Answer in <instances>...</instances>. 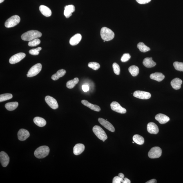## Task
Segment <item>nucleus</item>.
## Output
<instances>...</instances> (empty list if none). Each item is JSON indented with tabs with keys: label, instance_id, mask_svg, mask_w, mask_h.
I'll return each instance as SVG.
<instances>
[{
	"label": "nucleus",
	"instance_id": "obj_1",
	"mask_svg": "<svg viewBox=\"0 0 183 183\" xmlns=\"http://www.w3.org/2000/svg\"><path fill=\"white\" fill-rule=\"evenodd\" d=\"M42 33L37 30H30L25 32L21 35L22 39L23 41H30L32 40L40 37Z\"/></svg>",
	"mask_w": 183,
	"mask_h": 183
},
{
	"label": "nucleus",
	"instance_id": "obj_2",
	"mask_svg": "<svg viewBox=\"0 0 183 183\" xmlns=\"http://www.w3.org/2000/svg\"><path fill=\"white\" fill-rule=\"evenodd\" d=\"M100 35L103 40L109 41L114 39L115 34L114 32L110 29L104 27L101 29Z\"/></svg>",
	"mask_w": 183,
	"mask_h": 183
},
{
	"label": "nucleus",
	"instance_id": "obj_3",
	"mask_svg": "<svg viewBox=\"0 0 183 183\" xmlns=\"http://www.w3.org/2000/svg\"><path fill=\"white\" fill-rule=\"evenodd\" d=\"M50 152V148L47 146L39 147L34 152V155L38 158H44L49 155Z\"/></svg>",
	"mask_w": 183,
	"mask_h": 183
},
{
	"label": "nucleus",
	"instance_id": "obj_4",
	"mask_svg": "<svg viewBox=\"0 0 183 183\" xmlns=\"http://www.w3.org/2000/svg\"><path fill=\"white\" fill-rule=\"evenodd\" d=\"M93 131L96 136L104 142L107 139L108 137L106 133L100 126H94L93 128Z\"/></svg>",
	"mask_w": 183,
	"mask_h": 183
},
{
	"label": "nucleus",
	"instance_id": "obj_5",
	"mask_svg": "<svg viewBox=\"0 0 183 183\" xmlns=\"http://www.w3.org/2000/svg\"><path fill=\"white\" fill-rule=\"evenodd\" d=\"M21 21L20 17L17 15H13L7 20L5 23V26L7 28H12L16 26Z\"/></svg>",
	"mask_w": 183,
	"mask_h": 183
},
{
	"label": "nucleus",
	"instance_id": "obj_6",
	"mask_svg": "<svg viewBox=\"0 0 183 183\" xmlns=\"http://www.w3.org/2000/svg\"><path fill=\"white\" fill-rule=\"evenodd\" d=\"M42 67V65L40 63L34 65L29 71L27 75V77H33L37 75L41 72Z\"/></svg>",
	"mask_w": 183,
	"mask_h": 183
},
{
	"label": "nucleus",
	"instance_id": "obj_7",
	"mask_svg": "<svg viewBox=\"0 0 183 183\" xmlns=\"http://www.w3.org/2000/svg\"><path fill=\"white\" fill-rule=\"evenodd\" d=\"M162 154V150L158 146L152 148L148 153V156L151 158L160 157Z\"/></svg>",
	"mask_w": 183,
	"mask_h": 183
},
{
	"label": "nucleus",
	"instance_id": "obj_8",
	"mask_svg": "<svg viewBox=\"0 0 183 183\" xmlns=\"http://www.w3.org/2000/svg\"><path fill=\"white\" fill-rule=\"evenodd\" d=\"M111 109L113 111L120 114H125L126 110L124 108L122 107L118 102L116 101L112 102L110 104Z\"/></svg>",
	"mask_w": 183,
	"mask_h": 183
},
{
	"label": "nucleus",
	"instance_id": "obj_9",
	"mask_svg": "<svg viewBox=\"0 0 183 183\" xmlns=\"http://www.w3.org/2000/svg\"><path fill=\"white\" fill-rule=\"evenodd\" d=\"M133 96L139 99H148L151 98V94L149 92L141 91H136L134 92Z\"/></svg>",
	"mask_w": 183,
	"mask_h": 183
},
{
	"label": "nucleus",
	"instance_id": "obj_10",
	"mask_svg": "<svg viewBox=\"0 0 183 183\" xmlns=\"http://www.w3.org/2000/svg\"><path fill=\"white\" fill-rule=\"evenodd\" d=\"M26 54L23 53H19L12 56L10 58L9 63L11 64H15L20 62L22 60L26 57Z\"/></svg>",
	"mask_w": 183,
	"mask_h": 183
},
{
	"label": "nucleus",
	"instance_id": "obj_11",
	"mask_svg": "<svg viewBox=\"0 0 183 183\" xmlns=\"http://www.w3.org/2000/svg\"><path fill=\"white\" fill-rule=\"evenodd\" d=\"M45 100L47 104L52 109H56L59 107L57 101L54 98L47 96L45 97Z\"/></svg>",
	"mask_w": 183,
	"mask_h": 183
},
{
	"label": "nucleus",
	"instance_id": "obj_12",
	"mask_svg": "<svg viewBox=\"0 0 183 183\" xmlns=\"http://www.w3.org/2000/svg\"><path fill=\"white\" fill-rule=\"evenodd\" d=\"M98 120L100 124L107 129L111 132H113L115 131V129L113 125L107 120L101 118H98Z\"/></svg>",
	"mask_w": 183,
	"mask_h": 183
},
{
	"label": "nucleus",
	"instance_id": "obj_13",
	"mask_svg": "<svg viewBox=\"0 0 183 183\" xmlns=\"http://www.w3.org/2000/svg\"><path fill=\"white\" fill-rule=\"evenodd\" d=\"M0 161L1 164L3 167H6L8 165L10 162L9 157L5 152L2 151L0 153Z\"/></svg>",
	"mask_w": 183,
	"mask_h": 183
},
{
	"label": "nucleus",
	"instance_id": "obj_14",
	"mask_svg": "<svg viewBox=\"0 0 183 183\" xmlns=\"http://www.w3.org/2000/svg\"><path fill=\"white\" fill-rule=\"evenodd\" d=\"M18 137L19 140L21 141L26 140L30 136V133L27 130L21 129L18 132Z\"/></svg>",
	"mask_w": 183,
	"mask_h": 183
},
{
	"label": "nucleus",
	"instance_id": "obj_15",
	"mask_svg": "<svg viewBox=\"0 0 183 183\" xmlns=\"http://www.w3.org/2000/svg\"><path fill=\"white\" fill-rule=\"evenodd\" d=\"M147 131L148 133L152 134H156L159 132V128L158 127L155 123L153 122H150L148 124Z\"/></svg>",
	"mask_w": 183,
	"mask_h": 183
},
{
	"label": "nucleus",
	"instance_id": "obj_16",
	"mask_svg": "<svg viewBox=\"0 0 183 183\" xmlns=\"http://www.w3.org/2000/svg\"><path fill=\"white\" fill-rule=\"evenodd\" d=\"M156 120L158 121L161 124H164L167 123L170 120L169 117L162 114H158L155 116Z\"/></svg>",
	"mask_w": 183,
	"mask_h": 183
},
{
	"label": "nucleus",
	"instance_id": "obj_17",
	"mask_svg": "<svg viewBox=\"0 0 183 183\" xmlns=\"http://www.w3.org/2000/svg\"><path fill=\"white\" fill-rule=\"evenodd\" d=\"M75 11V7L73 5H66L65 7L64 14L65 17L69 18L72 15V13Z\"/></svg>",
	"mask_w": 183,
	"mask_h": 183
},
{
	"label": "nucleus",
	"instance_id": "obj_18",
	"mask_svg": "<svg viewBox=\"0 0 183 183\" xmlns=\"http://www.w3.org/2000/svg\"><path fill=\"white\" fill-rule=\"evenodd\" d=\"M82 104L84 105V106L88 107L89 108H90L91 109L95 111L99 112L100 111L101 109L100 107L97 105L93 104L89 102L87 100H83L81 101Z\"/></svg>",
	"mask_w": 183,
	"mask_h": 183
},
{
	"label": "nucleus",
	"instance_id": "obj_19",
	"mask_svg": "<svg viewBox=\"0 0 183 183\" xmlns=\"http://www.w3.org/2000/svg\"><path fill=\"white\" fill-rule=\"evenodd\" d=\"M143 64L147 68H151L155 67L156 63L152 60V57H147L144 59L143 61Z\"/></svg>",
	"mask_w": 183,
	"mask_h": 183
},
{
	"label": "nucleus",
	"instance_id": "obj_20",
	"mask_svg": "<svg viewBox=\"0 0 183 183\" xmlns=\"http://www.w3.org/2000/svg\"><path fill=\"white\" fill-rule=\"evenodd\" d=\"M182 81L178 78H176L172 81L171 84L172 88L175 90H179L181 87Z\"/></svg>",
	"mask_w": 183,
	"mask_h": 183
},
{
	"label": "nucleus",
	"instance_id": "obj_21",
	"mask_svg": "<svg viewBox=\"0 0 183 183\" xmlns=\"http://www.w3.org/2000/svg\"><path fill=\"white\" fill-rule=\"evenodd\" d=\"M85 149V146L83 144H78L75 145L73 148L74 154L76 155L81 154L84 152Z\"/></svg>",
	"mask_w": 183,
	"mask_h": 183
},
{
	"label": "nucleus",
	"instance_id": "obj_22",
	"mask_svg": "<svg viewBox=\"0 0 183 183\" xmlns=\"http://www.w3.org/2000/svg\"><path fill=\"white\" fill-rule=\"evenodd\" d=\"M82 39V36L81 34H77L71 38L70 40V44L72 46H75L79 44Z\"/></svg>",
	"mask_w": 183,
	"mask_h": 183
},
{
	"label": "nucleus",
	"instance_id": "obj_23",
	"mask_svg": "<svg viewBox=\"0 0 183 183\" xmlns=\"http://www.w3.org/2000/svg\"><path fill=\"white\" fill-rule=\"evenodd\" d=\"M39 10L43 15L46 17H50L51 15V10L48 7L44 5H41L39 7Z\"/></svg>",
	"mask_w": 183,
	"mask_h": 183
},
{
	"label": "nucleus",
	"instance_id": "obj_24",
	"mask_svg": "<svg viewBox=\"0 0 183 183\" xmlns=\"http://www.w3.org/2000/svg\"><path fill=\"white\" fill-rule=\"evenodd\" d=\"M150 79L160 82L164 79L165 76L164 74L159 72H155L152 73L150 75Z\"/></svg>",
	"mask_w": 183,
	"mask_h": 183
},
{
	"label": "nucleus",
	"instance_id": "obj_25",
	"mask_svg": "<svg viewBox=\"0 0 183 183\" xmlns=\"http://www.w3.org/2000/svg\"><path fill=\"white\" fill-rule=\"evenodd\" d=\"M34 122L37 126L42 127L46 124V120L42 118L37 117L34 118L33 119Z\"/></svg>",
	"mask_w": 183,
	"mask_h": 183
},
{
	"label": "nucleus",
	"instance_id": "obj_26",
	"mask_svg": "<svg viewBox=\"0 0 183 183\" xmlns=\"http://www.w3.org/2000/svg\"><path fill=\"white\" fill-rule=\"evenodd\" d=\"M66 72V71L64 69H61L58 71L57 73L54 74L52 76L51 79L54 81H57L60 78L64 76Z\"/></svg>",
	"mask_w": 183,
	"mask_h": 183
},
{
	"label": "nucleus",
	"instance_id": "obj_27",
	"mask_svg": "<svg viewBox=\"0 0 183 183\" xmlns=\"http://www.w3.org/2000/svg\"><path fill=\"white\" fill-rule=\"evenodd\" d=\"M19 106V103L17 102H13L7 103L5 104V108L9 111H12L16 109Z\"/></svg>",
	"mask_w": 183,
	"mask_h": 183
},
{
	"label": "nucleus",
	"instance_id": "obj_28",
	"mask_svg": "<svg viewBox=\"0 0 183 183\" xmlns=\"http://www.w3.org/2000/svg\"><path fill=\"white\" fill-rule=\"evenodd\" d=\"M79 81V79L78 78H75L72 80L68 81L66 84L67 87L70 89L73 88L78 83Z\"/></svg>",
	"mask_w": 183,
	"mask_h": 183
},
{
	"label": "nucleus",
	"instance_id": "obj_29",
	"mask_svg": "<svg viewBox=\"0 0 183 183\" xmlns=\"http://www.w3.org/2000/svg\"><path fill=\"white\" fill-rule=\"evenodd\" d=\"M128 71L132 76L136 77L139 74V69L138 67L133 65L128 68Z\"/></svg>",
	"mask_w": 183,
	"mask_h": 183
},
{
	"label": "nucleus",
	"instance_id": "obj_30",
	"mask_svg": "<svg viewBox=\"0 0 183 183\" xmlns=\"http://www.w3.org/2000/svg\"><path fill=\"white\" fill-rule=\"evenodd\" d=\"M133 140L135 143L139 145H142L144 144V139L143 137L139 135H135L133 138Z\"/></svg>",
	"mask_w": 183,
	"mask_h": 183
},
{
	"label": "nucleus",
	"instance_id": "obj_31",
	"mask_svg": "<svg viewBox=\"0 0 183 183\" xmlns=\"http://www.w3.org/2000/svg\"><path fill=\"white\" fill-rule=\"evenodd\" d=\"M137 47L141 52L144 53L150 50V48L149 47L147 46L142 42L139 43L137 45Z\"/></svg>",
	"mask_w": 183,
	"mask_h": 183
},
{
	"label": "nucleus",
	"instance_id": "obj_32",
	"mask_svg": "<svg viewBox=\"0 0 183 183\" xmlns=\"http://www.w3.org/2000/svg\"><path fill=\"white\" fill-rule=\"evenodd\" d=\"M13 95L12 94L10 93H6L1 94L0 95V102H2L3 101L8 100L12 98Z\"/></svg>",
	"mask_w": 183,
	"mask_h": 183
},
{
	"label": "nucleus",
	"instance_id": "obj_33",
	"mask_svg": "<svg viewBox=\"0 0 183 183\" xmlns=\"http://www.w3.org/2000/svg\"><path fill=\"white\" fill-rule=\"evenodd\" d=\"M173 66L176 70L183 72V63L176 61L173 63Z\"/></svg>",
	"mask_w": 183,
	"mask_h": 183
},
{
	"label": "nucleus",
	"instance_id": "obj_34",
	"mask_svg": "<svg viewBox=\"0 0 183 183\" xmlns=\"http://www.w3.org/2000/svg\"><path fill=\"white\" fill-rule=\"evenodd\" d=\"M40 40L36 39L29 41L28 46L30 47H35L38 46L41 43Z\"/></svg>",
	"mask_w": 183,
	"mask_h": 183
},
{
	"label": "nucleus",
	"instance_id": "obj_35",
	"mask_svg": "<svg viewBox=\"0 0 183 183\" xmlns=\"http://www.w3.org/2000/svg\"><path fill=\"white\" fill-rule=\"evenodd\" d=\"M88 66L94 70H98L100 68V65L99 63L96 62H90L88 63Z\"/></svg>",
	"mask_w": 183,
	"mask_h": 183
},
{
	"label": "nucleus",
	"instance_id": "obj_36",
	"mask_svg": "<svg viewBox=\"0 0 183 183\" xmlns=\"http://www.w3.org/2000/svg\"><path fill=\"white\" fill-rule=\"evenodd\" d=\"M113 68L114 72L117 75H119L120 72V68L119 65L116 63H114Z\"/></svg>",
	"mask_w": 183,
	"mask_h": 183
},
{
	"label": "nucleus",
	"instance_id": "obj_37",
	"mask_svg": "<svg viewBox=\"0 0 183 183\" xmlns=\"http://www.w3.org/2000/svg\"><path fill=\"white\" fill-rule=\"evenodd\" d=\"M42 49L41 47H38L36 49H32L30 50L29 51V53L31 55H39V51Z\"/></svg>",
	"mask_w": 183,
	"mask_h": 183
},
{
	"label": "nucleus",
	"instance_id": "obj_38",
	"mask_svg": "<svg viewBox=\"0 0 183 183\" xmlns=\"http://www.w3.org/2000/svg\"><path fill=\"white\" fill-rule=\"evenodd\" d=\"M131 58V56L128 53H125L123 54L121 59V61L122 62H125L127 61Z\"/></svg>",
	"mask_w": 183,
	"mask_h": 183
},
{
	"label": "nucleus",
	"instance_id": "obj_39",
	"mask_svg": "<svg viewBox=\"0 0 183 183\" xmlns=\"http://www.w3.org/2000/svg\"><path fill=\"white\" fill-rule=\"evenodd\" d=\"M124 179L120 177L115 176L113 179V183H121L124 182Z\"/></svg>",
	"mask_w": 183,
	"mask_h": 183
},
{
	"label": "nucleus",
	"instance_id": "obj_40",
	"mask_svg": "<svg viewBox=\"0 0 183 183\" xmlns=\"http://www.w3.org/2000/svg\"><path fill=\"white\" fill-rule=\"evenodd\" d=\"M151 0H136L138 3L140 4H144L149 3Z\"/></svg>",
	"mask_w": 183,
	"mask_h": 183
},
{
	"label": "nucleus",
	"instance_id": "obj_41",
	"mask_svg": "<svg viewBox=\"0 0 183 183\" xmlns=\"http://www.w3.org/2000/svg\"><path fill=\"white\" fill-rule=\"evenodd\" d=\"M82 90L84 92H87L89 90V87L87 85H83L82 86Z\"/></svg>",
	"mask_w": 183,
	"mask_h": 183
},
{
	"label": "nucleus",
	"instance_id": "obj_42",
	"mask_svg": "<svg viewBox=\"0 0 183 183\" xmlns=\"http://www.w3.org/2000/svg\"><path fill=\"white\" fill-rule=\"evenodd\" d=\"M157 180L155 179H152L151 180L148 181L146 182V183H157Z\"/></svg>",
	"mask_w": 183,
	"mask_h": 183
},
{
	"label": "nucleus",
	"instance_id": "obj_43",
	"mask_svg": "<svg viewBox=\"0 0 183 183\" xmlns=\"http://www.w3.org/2000/svg\"><path fill=\"white\" fill-rule=\"evenodd\" d=\"M124 180L123 182V183H131V181L129 180V179H128L127 178H124Z\"/></svg>",
	"mask_w": 183,
	"mask_h": 183
},
{
	"label": "nucleus",
	"instance_id": "obj_44",
	"mask_svg": "<svg viewBox=\"0 0 183 183\" xmlns=\"http://www.w3.org/2000/svg\"><path fill=\"white\" fill-rule=\"evenodd\" d=\"M118 176L121 178L124 179V175L122 173H120L118 174Z\"/></svg>",
	"mask_w": 183,
	"mask_h": 183
},
{
	"label": "nucleus",
	"instance_id": "obj_45",
	"mask_svg": "<svg viewBox=\"0 0 183 183\" xmlns=\"http://www.w3.org/2000/svg\"><path fill=\"white\" fill-rule=\"evenodd\" d=\"M4 1L5 0H0V3H3Z\"/></svg>",
	"mask_w": 183,
	"mask_h": 183
},
{
	"label": "nucleus",
	"instance_id": "obj_46",
	"mask_svg": "<svg viewBox=\"0 0 183 183\" xmlns=\"http://www.w3.org/2000/svg\"><path fill=\"white\" fill-rule=\"evenodd\" d=\"M133 142V143H135V142H134V141H133V142Z\"/></svg>",
	"mask_w": 183,
	"mask_h": 183
}]
</instances>
